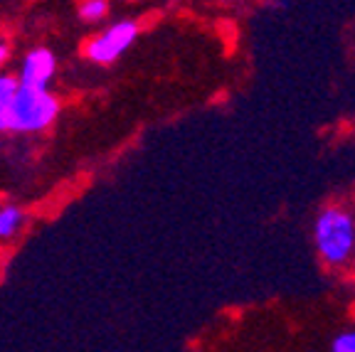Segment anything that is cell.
Wrapping results in <instances>:
<instances>
[{
  "label": "cell",
  "mask_w": 355,
  "mask_h": 352,
  "mask_svg": "<svg viewBox=\"0 0 355 352\" xmlns=\"http://www.w3.org/2000/svg\"><path fill=\"white\" fill-rule=\"evenodd\" d=\"M60 114V101L47 89L25 87L20 84L17 96L10 109V126L12 133H37L44 131Z\"/></svg>",
  "instance_id": "2"
},
{
  "label": "cell",
  "mask_w": 355,
  "mask_h": 352,
  "mask_svg": "<svg viewBox=\"0 0 355 352\" xmlns=\"http://www.w3.org/2000/svg\"><path fill=\"white\" fill-rule=\"evenodd\" d=\"M106 0H82L79 6V17L87 22H96L106 15Z\"/></svg>",
  "instance_id": "7"
},
{
  "label": "cell",
  "mask_w": 355,
  "mask_h": 352,
  "mask_svg": "<svg viewBox=\"0 0 355 352\" xmlns=\"http://www.w3.org/2000/svg\"><path fill=\"white\" fill-rule=\"evenodd\" d=\"M331 350L333 352H355V328L343 331L331 340Z\"/></svg>",
  "instance_id": "8"
},
{
  "label": "cell",
  "mask_w": 355,
  "mask_h": 352,
  "mask_svg": "<svg viewBox=\"0 0 355 352\" xmlns=\"http://www.w3.org/2000/svg\"><path fill=\"white\" fill-rule=\"evenodd\" d=\"M17 89H20V77L0 74V131H8L10 126V109L17 96Z\"/></svg>",
  "instance_id": "5"
},
{
  "label": "cell",
  "mask_w": 355,
  "mask_h": 352,
  "mask_svg": "<svg viewBox=\"0 0 355 352\" xmlns=\"http://www.w3.org/2000/svg\"><path fill=\"white\" fill-rule=\"evenodd\" d=\"M313 247L328 269H348L355 261V212L345 204H326L313 220Z\"/></svg>",
  "instance_id": "1"
},
{
  "label": "cell",
  "mask_w": 355,
  "mask_h": 352,
  "mask_svg": "<svg viewBox=\"0 0 355 352\" xmlns=\"http://www.w3.org/2000/svg\"><path fill=\"white\" fill-rule=\"evenodd\" d=\"M139 37V22L136 20H121L116 25H111L94 39H89L87 44V57L94 64H111L116 62L123 52L131 47Z\"/></svg>",
  "instance_id": "3"
},
{
  "label": "cell",
  "mask_w": 355,
  "mask_h": 352,
  "mask_svg": "<svg viewBox=\"0 0 355 352\" xmlns=\"http://www.w3.org/2000/svg\"><path fill=\"white\" fill-rule=\"evenodd\" d=\"M6 60H8V44L0 42V67L6 64Z\"/></svg>",
  "instance_id": "9"
},
{
  "label": "cell",
  "mask_w": 355,
  "mask_h": 352,
  "mask_svg": "<svg viewBox=\"0 0 355 352\" xmlns=\"http://www.w3.org/2000/svg\"><path fill=\"white\" fill-rule=\"evenodd\" d=\"M22 222H25V212L20 207H15V204H8V207L0 209V242L15 237Z\"/></svg>",
  "instance_id": "6"
},
{
  "label": "cell",
  "mask_w": 355,
  "mask_h": 352,
  "mask_svg": "<svg viewBox=\"0 0 355 352\" xmlns=\"http://www.w3.org/2000/svg\"><path fill=\"white\" fill-rule=\"evenodd\" d=\"M57 72V60L47 47H37V50L28 52L20 67V84L25 87H37L47 89L50 79Z\"/></svg>",
  "instance_id": "4"
}]
</instances>
